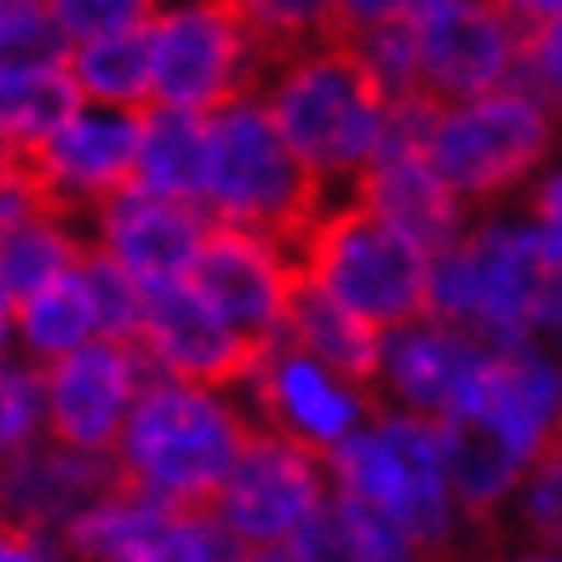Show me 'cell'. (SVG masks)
Returning <instances> with one entry per match:
<instances>
[{"mask_svg":"<svg viewBox=\"0 0 562 562\" xmlns=\"http://www.w3.org/2000/svg\"><path fill=\"white\" fill-rule=\"evenodd\" d=\"M419 81L437 104H465L522 81L528 23L517 7L488 0H414Z\"/></svg>","mask_w":562,"mask_h":562,"instance_id":"cell-9","label":"cell"},{"mask_svg":"<svg viewBox=\"0 0 562 562\" xmlns=\"http://www.w3.org/2000/svg\"><path fill=\"white\" fill-rule=\"evenodd\" d=\"M58 551L75 562H247L252 546L229 533L213 505L184 510L138 488H121L104 505H92L64 533Z\"/></svg>","mask_w":562,"mask_h":562,"instance_id":"cell-11","label":"cell"},{"mask_svg":"<svg viewBox=\"0 0 562 562\" xmlns=\"http://www.w3.org/2000/svg\"><path fill=\"white\" fill-rule=\"evenodd\" d=\"M528 23V58H522V81L551 104V115L562 121V0H533L517 7Z\"/></svg>","mask_w":562,"mask_h":562,"instance_id":"cell-32","label":"cell"},{"mask_svg":"<svg viewBox=\"0 0 562 562\" xmlns=\"http://www.w3.org/2000/svg\"><path fill=\"white\" fill-rule=\"evenodd\" d=\"M12 339H18V356H23V362H35V368H53V362H64V356H75V350H87V345L104 339V322H98L87 270H75V276L58 281V288L23 299Z\"/></svg>","mask_w":562,"mask_h":562,"instance_id":"cell-27","label":"cell"},{"mask_svg":"<svg viewBox=\"0 0 562 562\" xmlns=\"http://www.w3.org/2000/svg\"><path fill=\"white\" fill-rule=\"evenodd\" d=\"M138 350L161 379L178 385H207V391H241L259 345H247L207 299L195 293V281H172V288H149Z\"/></svg>","mask_w":562,"mask_h":562,"instance_id":"cell-16","label":"cell"},{"mask_svg":"<svg viewBox=\"0 0 562 562\" xmlns=\"http://www.w3.org/2000/svg\"><path fill=\"white\" fill-rule=\"evenodd\" d=\"M241 402L265 430H276V437H288L322 459H334L345 442H356L379 414V396L368 385L322 368L316 356H304L293 345L259 350V362H252L247 385H241Z\"/></svg>","mask_w":562,"mask_h":562,"instance_id":"cell-10","label":"cell"},{"mask_svg":"<svg viewBox=\"0 0 562 562\" xmlns=\"http://www.w3.org/2000/svg\"><path fill=\"white\" fill-rule=\"evenodd\" d=\"M133 184L149 190V195L201 207V184H207V115L149 104L138 115V172H133Z\"/></svg>","mask_w":562,"mask_h":562,"instance_id":"cell-24","label":"cell"},{"mask_svg":"<svg viewBox=\"0 0 562 562\" xmlns=\"http://www.w3.org/2000/svg\"><path fill=\"white\" fill-rule=\"evenodd\" d=\"M69 35L46 0H0V75L69 69Z\"/></svg>","mask_w":562,"mask_h":562,"instance_id":"cell-29","label":"cell"},{"mask_svg":"<svg viewBox=\"0 0 562 562\" xmlns=\"http://www.w3.org/2000/svg\"><path fill=\"white\" fill-rule=\"evenodd\" d=\"M562 293V270L528 213H482L453 252L430 259V316L488 350L540 345Z\"/></svg>","mask_w":562,"mask_h":562,"instance_id":"cell-2","label":"cell"},{"mask_svg":"<svg viewBox=\"0 0 562 562\" xmlns=\"http://www.w3.org/2000/svg\"><path fill=\"white\" fill-rule=\"evenodd\" d=\"M465 414L494 425L510 448H522L540 465L562 442V362L546 345L488 350V368Z\"/></svg>","mask_w":562,"mask_h":562,"instance_id":"cell-20","label":"cell"},{"mask_svg":"<svg viewBox=\"0 0 562 562\" xmlns=\"http://www.w3.org/2000/svg\"><path fill=\"white\" fill-rule=\"evenodd\" d=\"M23 167H30V161H23V156H12V149L0 144V178H12V172H23Z\"/></svg>","mask_w":562,"mask_h":562,"instance_id":"cell-43","label":"cell"},{"mask_svg":"<svg viewBox=\"0 0 562 562\" xmlns=\"http://www.w3.org/2000/svg\"><path fill=\"white\" fill-rule=\"evenodd\" d=\"M138 172V115L133 110H98L81 104L64 133L30 156V178L41 184L46 207L69 218H92L121 190H133Z\"/></svg>","mask_w":562,"mask_h":562,"instance_id":"cell-17","label":"cell"},{"mask_svg":"<svg viewBox=\"0 0 562 562\" xmlns=\"http://www.w3.org/2000/svg\"><path fill=\"white\" fill-rule=\"evenodd\" d=\"M87 236L98 259L121 265L144 288H172V281H190L201 252H207L213 218L190 207V201H167L149 190H121L110 207H98L87 218Z\"/></svg>","mask_w":562,"mask_h":562,"instance_id":"cell-18","label":"cell"},{"mask_svg":"<svg viewBox=\"0 0 562 562\" xmlns=\"http://www.w3.org/2000/svg\"><path fill=\"white\" fill-rule=\"evenodd\" d=\"M304 288L334 299L356 322L396 334V327L430 316V252L402 241L350 195H334L316 224L293 241Z\"/></svg>","mask_w":562,"mask_h":562,"instance_id":"cell-4","label":"cell"},{"mask_svg":"<svg viewBox=\"0 0 562 562\" xmlns=\"http://www.w3.org/2000/svg\"><path fill=\"white\" fill-rule=\"evenodd\" d=\"M87 288H92V304H98V322H104V339L115 345H138V327H144V304H149V288L133 281L121 265L110 259H87Z\"/></svg>","mask_w":562,"mask_h":562,"instance_id":"cell-31","label":"cell"},{"mask_svg":"<svg viewBox=\"0 0 562 562\" xmlns=\"http://www.w3.org/2000/svg\"><path fill=\"white\" fill-rule=\"evenodd\" d=\"M327 499H334V471H327V459L259 425L252 442L241 448L236 471H229L224 494L213 499V510L247 546H293L299 528L311 522Z\"/></svg>","mask_w":562,"mask_h":562,"instance_id":"cell-12","label":"cell"},{"mask_svg":"<svg viewBox=\"0 0 562 562\" xmlns=\"http://www.w3.org/2000/svg\"><path fill=\"white\" fill-rule=\"evenodd\" d=\"M252 430H259V419L247 414L241 391L178 385V379L156 373L133 407L115 465L126 476V488L184 505V510H207L224 494Z\"/></svg>","mask_w":562,"mask_h":562,"instance_id":"cell-3","label":"cell"},{"mask_svg":"<svg viewBox=\"0 0 562 562\" xmlns=\"http://www.w3.org/2000/svg\"><path fill=\"white\" fill-rule=\"evenodd\" d=\"M12 327H18V299L0 288V345H12L18 350V339H12Z\"/></svg>","mask_w":562,"mask_h":562,"instance_id":"cell-40","label":"cell"},{"mask_svg":"<svg viewBox=\"0 0 562 562\" xmlns=\"http://www.w3.org/2000/svg\"><path fill=\"white\" fill-rule=\"evenodd\" d=\"M87 259H92L87 224L58 213V207H41L0 236V288L23 304L46 288H58L64 276L87 270Z\"/></svg>","mask_w":562,"mask_h":562,"instance_id":"cell-23","label":"cell"},{"mask_svg":"<svg viewBox=\"0 0 562 562\" xmlns=\"http://www.w3.org/2000/svg\"><path fill=\"white\" fill-rule=\"evenodd\" d=\"M517 522L528 533V546L562 551V442L528 471L522 494H517Z\"/></svg>","mask_w":562,"mask_h":562,"instance_id":"cell-33","label":"cell"},{"mask_svg":"<svg viewBox=\"0 0 562 562\" xmlns=\"http://www.w3.org/2000/svg\"><path fill=\"white\" fill-rule=\"evenodd\" d=\"M149 379H156V368L144 362L138 345L98 339L64 356V362L46 368V437L75 453L115 459Z\"/></svg>","mask_w":562,"mask_h":562,"instance_id":"cell-14","label":"cell"},{"mask_svg":"<svg viewBox=\"0 0 562 562\" xmlns=\"http://www.w3.org/2000/svg\"><path fill=\"white\" fill-rule=\"evenodd\" d=\"M58 557H64L58 546H46V540H35V533L0 522V562H58Z\"/></svg>","mask_w":562,"mask_h":562,"instance_id":"cell-38","label":"cell"},{"mask_svg":"<svg viewBox=\"0 0 562 562\" xmlns=\"http://www.w3.org/2000/svg\"><path fill=\"white\" fill-rule=\"evenodd\" d=\"M437 437H442V471L465 517H494V510L517 505L522 482L533 471V459L522 448H510L494 425H482L471 414L437 425Z\"/></svg>","mask_w":562,"mask_h":562,"instance_id":"cell-22","label":"cell"},{"mask_svg":"<svg viewBox=\"0 0 562 562\" xmlns=\"http://www.w3.org/2000/svg\"><path fill=\"white\" fill-rule=\"evenodd\" d=\"M522 213L533 218V229H540V241L551 252V265L562 270V161L522 195Z\"/></svg>","mask_w":562,"mask_h":562,"instance_id":"cell-37","label":"cell"},{"mask_svg":"<svg viewBox=\"0 0 562 562\" xmlns=\"http://www.w3.org/2000/svg\"><path fill=\"white\" fill-rule=\"evenodd\" d=\"M121 488H126V476L115 459L75 453L46 437L30 453L0 465V522L35 533L46 546H64V533Z\"/></svg>","mask_w":562,"mask_h":562,"instance_id":"cell-19","label":"cell"},{"mask_svg":"<svg viewBox=\"0 0 562 562\" xmlns=\"http://www.w3.org/2000/svg\"><path fill=\"white\" fill-rule=\"evenodd\" d=\"M46 442V368L7 356L0 362V465Z\"/></svg>","mask_w":562,"mask_h":562,"instance_id":"cell-30","label":"cell"},{"mask_svg":"<svg viewBox=\"0 0 562 562\" xmlns=\"http://www.w3.org/2000/svg\"><path fill=\"white\" fill-rule=\"evenodd\" d=\"M327 471H334L339 499L368 505L379 517L402 522L430 557L453 551L459 528L471 522L453 499V482L442 471V437L430 419L379 407L362 437L327 459Z\"/></svg>","mask_w":562,"mask_h":562,"instance_id":"cell-7","label":"cell"},{"mask_svg":"<svg viewBox=\"0 0 562 562\" xmlns=\"http://www.w3.org/2000/svg\"><path fill=\"white\" fill-rule=\"evenodd\" d=\"M334 195L276 133L265 98L252 92L241 104L207 115V184H201V213L229 229H259L276 241H299L316 224V213Z\"/></svg>","mask_w":562,"mask_h":562,"instance_id":"cell-5","label":"cell"},{"mask_svg":"<svg viewBox=\"0 0 562 562\" xmlns=\"http://www.w3.org/2000/svg\"><path fill=\"white\" fill-rule=\"evenodd\" d=\"M499 562H562V551H546V546H522V551H510Z\"/></svg>","mask_w":562,"mask_h":562,"instance_id":"cell-42","label":"cell"},{"mask_svg":"<svg viewBox=\"0 0 562 562\" xmlns=\"http://www.w3.org/2000/svg\"><path fill=\"white\" fill-rule=\"evenodd\" d=\"M247 562H299V557H293V546H252Z\"/></svg>","mask_w":562,"mask_h":562,"instance_id":"cell-41","label":"cell"},{"mask_svg":"<svg viewBox=\"0 0 562 562\" xmlns=\"http://www.w3.org/2000/svg\"><path fill=\"white\" fill-rule=\"evenodd\" d=\"M356 207H368L385 229H396L402 241H414L419 252H453L471 236L476 213L459 201V190L430 167V156H379L368 178L350 190Z\"/></svg>","mask_w":562,"mask_h":562,"instance_id":"cell-21","label":"cell"},{"mask_svg":"<svg viewBox=\"0 0 562 562\" xmlns=\"http://www.w3.org/2000/svg\"><path fill=\"white\" fill-rule=\"evenodd\" d=\"M482 368H488V345L482 339L459 334V327H448L437 316H419V322L396 327V334H385L373 396H379V407L448 425L471 407Z\"/></svg>","mask_w":562,"mask_h":562,"instance_id":"cell-15","label":"cell"},{"mask_svg":"<svg viewBox=\"0 0 562 562\" xmlns=\"http://www.w3.org/2000/svg\"><path fill=\"white\" fill-rule=\"evenodd\" d=\"M557 133L562 121L551 115V104L528 81H517L488 98L442 104L425 156L471 213L476 207L494 213V201L528 195L557 167Z\"/></svg>","mask_w":562,"mask_h":562,"instance_id":"cell-6","label":"cell"},{"mask_svg":"<svg viewBox=\"0 0 562 562\" xmlns=\"http://www.w3.org/2000/svg\"><path fill=\"white\" fill-rule=\"evenodd\" d=\"M345 510H350V522H356V540H362L368 562H430V551L402 522L379 517V510H368V505H350V499H345Z\"/></svg>","mask_w":562,"mask_h":562,"instance_id":"cell-36","label":"cell"},{"mask_svg":"<svg viewBox=\"0 0 562 562\" xmlns=\"http://www.w3.org/2000/svg\"><path fill=\"white\" fill-rule=\"evenodd\" d=\"M53 7H58L69 46L98 41V35H121V30H144L156 18V7H144V0H53Z\"/></svg>","mask_w":562,"mask_h":562,"instance_id":"cell-34","label":"cell"},{"mask_svg":"<svg viewBox=\"0 0 562 562\" xmlns=\"http://www.w3.org/2000/svg\"><path fill=\"white\" fill-rule=\"evenodd\" d=\"M149 64H156V104L184 115H218L265 87L270 58L252 41L241 7L190 0L161 7L149 23Z\"/></svg>","mask_w":562,"mask_h":562,"instance_id":"cell-8","label":"cell"},{"mask_svg":"<svg viewBox=\"0 0 562 562\" xmlns=\"http://www.w3.org/2000/svg\"><path fill=\"white\" fill-rule=\"evenodd\" d=\"M87 98L69 69H41V75H0V144L30 161L46 149L64 126L75 121Z\"/></svg>","mask_w":562,"mask_h":562,"instance_id":"cell-28","label":"cell"},{"mask_svg":"<svg viewBox=\"0 0 562 562\" xmlns=\"http://www.w3.org/2000/svg\"><path fill=\"white\" fill-rule=\"evenodd\" d=\"M259 98L276 133L322 184V195H350L368 167L385 156L391 98L368 81V69L339 35L270 64Z\"/></svg>","mask_w":562,"mask_h":562,"instance_id":"cell-1","label":"cell"},{"mask_svg":"<svg viewBox=\"0 0 562 562\" xmlns=\"http://www.w3.org/2000/svg\"><path fill=\"white\" fill-rule=\"evenodd\" d=\"M190 281L247 345L270 350V345L288 339V316H293V299L304 288V270H299L293 241L213 224L207 252H201Z\"/></svg>","mask_w":562,"mask_h":562,"instance_id":"cell-13","label":"cell"},{"mask_svg":"<svg viewBox=\"0 0 562 562\" xmlns=\"http://www.w3.org/2000/svg\"><path fill=\"white\" fill-rule=\"evenodd\" d=\"M149 23H156V18H149ZM149 23H144V30H121V35L81 41L69 53V75H75V87H81L87 104H98V110H133V115H144L149 104H156Z\"/></svg>","mask_w":562,"mask_h":562,"instance_id":"cell-26","label":"cell"},{"mask_svg":"<svg viewBox=\"0 0 562 562\" xmlns=\"http://www.w3.org/2000/svg\"><path fill=\"white\" fill-rule=\"evenodd\" d=\"M293 557L299 562H368V551H362V540H356V522H350V510H345L339 494L299 528Z\"/></svg>","mask_w":562,"mask_h":562,"instance_id":"cell-35","label":"cell"},{"mask_svg":"<svg viewBox=\"0 0 562 562\" xmlns=\"http://www.w3.org/2000/svg\"><path fill=\"white\" fill-rule=\"evenodd\" d=\"M540 345L562 362V293H557V304H551V316H546V334H540Z\"/></svg>","mask_w":562,"mask_h":562,"instance_id":"cell-39","label":"cell"},{"mask_svg":"<svg viewBox=\"0 0 562 562\" xmlns=\"http://www.w3.org/2000/svg\"><path fill=\"white\" fill-rule=\"evenodd\" d=\"M304 356H316L322 368H334L345 379H356V385L373 391L379 379V356H385V334L368 322H356L350 311H339L334 299H322L316 288H299L293 299V316H288V339Z\"/></svg>","mask_w":562,"mask_h":562,"instance_id":"cell-25","label":"cell"}]
</instances>
